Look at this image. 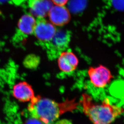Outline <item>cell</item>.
<instances>
[{"label":"cell","mask_w":124,"mask_h":124,"mask_svg":"<svg viewBox=\"0 0 124 124\" xmlns=\"http://www.w3.org/2000/svg\"><path fill=\"white\" fill-rule=\"evenodd\" d=\"M78 105L75 98L58 102L38 96L31 101L28 109L33 118L44 124H53L62 115L73 111Z\"/></svg>","instance_id":"obj_1"},{"label":"cell","mask_w":124,"mask_h":124,"mask_svg":"<svg viewBox=\"0 0 124 124\" xmlns=\"http://www.w3.org/2000/svg\"><path fill=\"white\" fill-rule=\"evenodd\" d=\"M80 103L83 112L93 124H111L124 112L122 107L111 104L108 98L98 104L90 95L85 93L82 94Z\"/></svg>","instance_id":"obj_2"},{"label":"cell","mask_w":124,"mask_h":124,"mask_svg":"<svg viewBox=\"0 0 124 124\" xmlns=\"http://www.w3.org/2000/svg\"><path fill=\"white\" fill-rule=\"evenodd\" d=\"M88 74L93 86L98 88H105L113 79L110 70L103 65L90 67Z\"/></svg>","instance_id":"obj_3"},{"label":"cell","mask_w":124,"mask_h":124,"mask_svg":"<svg viewBox=\"0 0 124 124\" xmlns=\"http://www.w3.org/2000/svg\"><path fill=\"white\" fill-rule=\"evenodd\" d=\"M55 26L44 18L38 19L34 29V35L42 42H49L56 33Z\"/></svg>","instance_id":"obj_4"},{"label":"cell","mask_w":124,"mask_h":124,"mask_svg":"<svg viewBox=\"0 0 124 124\" xmlns=\"http://www.w3.org/2000/svg\"><path fill=\"white\" fill-rule=\"evenodd\" d=\"M71 35L68 31L57 30L51 42L52 51L55 56L58 57L62 52L67 50L71 39Z\"/></svg>","instance_id":"obj_5"},{"label":"cell","mask_w":124,"mask_h":124,"mask_svg":"<svg viewBox=\"0 0 124 124\" xmlns=\"http://www.w3.org/2000/svg\"><path fill=\"white\" fill-rule=\"evenodd\" d=\"M58 65L61 71L70 73L77 68L79 60L76 55L70 50L62 52L58 57Z\"/></svg>","instance_id":"obj_6"},{"label":"cell","mask_w":124,"mask_h":124,"mask_svg":"<svg viewBox=\"0 0 124 124\" xmlns=\"http://www.w3.org/2000/svg\"><path fill=\"white\" fill-rule=\"evenodd\" d=\"M49 20L55 26H62L69 23L70 13L65 6L53 5L48 13Z\"/></svg>","instance_id":"obj_7"},{"label":"cell","mask_w":124,"mask_h":124,"mask_svg":"<svg viewBox=\"0 0 124 124\" xmlns=\"http://www.w3.org/2000/svg\"><path fill=\"white\" fill-rule=\"evenodd\" d=\"M12 94L15 98L22 102H30L35 96L31 86L24 81L18 82L13 86Z\"/></svg>","instance_id":"obj_8"},{"label":"cell","mask_w":124,"mask_h":124,"mask_svg":"<svg viewBox=\"0 0 124 124\" xmlns=\"http://www.w3.org/2000/svg\"><path fill=\"white\" fill-rule=\"evenodd\" d=\"M53 4L51 0H32L30 5L31 14L38 19L44 18L48 15Z\"/></svg>","instance_id":"obj_9"},{"label":"cell","mask_w":124,"mask_h":124,"mask_svg":"<svg viewBox=\"0 0 124 124\" xmlns=\"http://www.w3.org/2000/svg\"><path fill=\"white\" fill-rule=\"evenodd\" d=\"M36 21L31 14L24 15L20 18L18 23L19 31L24 35H31L34 32Z\"/></svg>","instance_id":"obj_10"},{"label":"cell","mask_w":124,"mask_h":124,"mask_svg":"<svg viewBox=\"0 0 124 124\" xmlns=\"http://www.w3.org/2000/svg\"><path fill=\"white\" fill-rule=\"evenodd\" d=\"M70 3L71 9L74 12H78L83 9L85 4V0H71Z\"/></svg>","instance_id":"obj_11"},{"label":"cell","mask_w":124,"mask_h":124,"mask_svg":"<svg viewBox=\"0 0 124 124\" xmlns=\"http://www.w3.org/2000/svg\"><path fill=\"white\" fill-rule=\"evenodd\" d=\"M24 124H44L41 121L32 117L27 119Z\"/></svg>","instance_id":"obj_12"},{"label":"cell","mask_w":124,"mask_h":124,"mask_svg":"<svg viewBox=\"0 0 124 124\" xmlns=\"http://www.w3.org/2000/svg\"><path fill=\"white\" fill-rule=\"evenodd\" d=\"M53 4L55 5L65 6L68 2L69 0H51Z\"/></svg>","instance_id":"obj_13"},{"label":"cell","mask_w":124,"mask_h":124,"mask_svg":"<svg viewBox=\"0 0 124 124\" xmlns=\"http://www.w3.org/2000/svg\"><path fill=\"white\" fill-rule=\"evenodd\" d=\"M72 124L70 121L67 119L61 120L57 121L54 124Z\"/></svg>","instance_id":"obj_14"},{"label":"cell","mask_w":124,"mask_h":124,"mask_svg":"<svg viewBox=\"0 0 124 124\" xmlns=\"http://www.w3.org/2000/svg\"><path fill=\"white\" fill-rule=\"evenodd\" d=\"M6 0H0V1H1V2H2V1H5Z\"/></svg>","instance_id":"obj_15"}]
</instances>
